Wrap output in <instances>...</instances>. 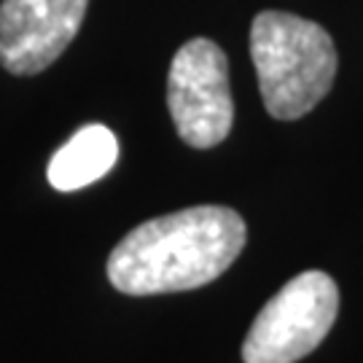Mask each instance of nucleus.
Here are the masks:
<instances>
[{
    "label": "nucleus",
    "mask_w": 363,
    "mask_h": 363,
    "mask_svg": "<svg viewBox=\"0 0 363 363\" xmlns=\"http://www.w3.org/2000/svg\"><path fill=\"white\" fill-rule=\"evenodd\" d=\"M245 220L223 205H196L135 226L108 259L111 286L130 296L194 291L218 280L245 247Z\"/></svg>",
    "instance_id": "f257e3e1"
},
{
    "label": "nucleus",
    "mask_w": 363,
    "mask_h": 363,
    "mask_svg": "<svg viewBox=\"0 0 363 363\" xmlns=\"http://www.w3.org/2000/svg\"><path fill=\"white\" fill-rule=\"evenodd\" d=\"M250 57L264 108L294 121L323 100L337 78V46L318 22L288 11H261L250 25Z\"/></svg>",
    "instance_id": "f03ea898"
},
{
    "label": "nucleus",
    "mask_w": 363,
    "mask_h": 363,
    "mask_svg": "<svg viewBox=\"0 0 363 363\" xmlns=\"http://www.w3.org/2000/svg\"><path fill=\"white\" fill-rule=\"evenodd\" d=\"M339 312V288L320 269L296 274L274 294L242 342L245 363H296L331 331Z\"/></svg>",
    "instance_id": "7ed1b4c3"
},
{
    "label": "nucleus",
    "mask_w": 363,
    "mask_h": 363,
    "mask_svg": "<svg viewBox=\"0 0 363 363\" xmlns=\"http://www.w3.org/2000/svg\"><path fill=\"white\" fill-rule=\"evenodd\" d=\"M172 124L186 145L208 151L226 140L234 124L229 60L210 38L186 40L172 57L167 76Z\"/></svg>",
    "instance_id": "20e7f679"
},
{
    "label": "nucleus",
    "mask_w": 363,
    "mask_h": 363,
    "mask_svg": "<svg viewBox=\"0 0 363 363\" xmlns=\"http://www.w3.org/2000/svg\"><path fill=\"white\" fill-rule=\"evenodd\" d=\"M89 0H3L0 65L13 76H35L73 43Z\"/></svg>",
    "instance_id": "39448f33"
},
{
    "label": "nucleus",
    "mask_w": 363,
    "mask_h": 363,
    "mask_svg": "<svg viewBox=\"0 0 363 363\" xmlns=\"http://www.w3.org/2000/svg\"><path fill=\"white\" fill-rule=\"evenodd\" d=\"M116 159V135L103 124H86L52 156L46 178L57 191H78L105 178Z\"/></svg>",
    "instance_id": "423d86ee"
}]
</instances>
